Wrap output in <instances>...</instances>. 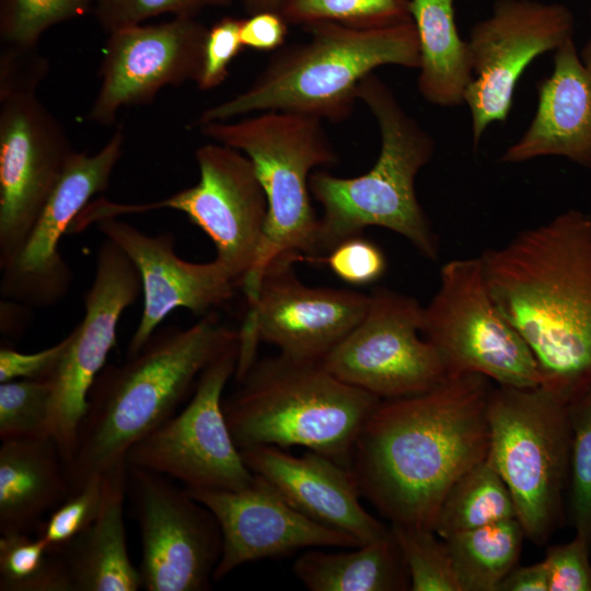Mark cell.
Listing matches in <instances>:
<instances>
[{
    "instance_id": "cell-19",
    "label": "cell",
    "mask_w": 591,
    "mask_h": 591,
    "mask_svg": "<svg viewBox=\"0 0 591 591\" xmlns=\"http://www.w3.org/2000/svg\"><path fill=\"white\" fill-rule=\"evenodd\" d=\"M208 28L193 15L138 24L108 34L101 84L85 119L111 126L120 108L151 102L167 85L197 82Z\"/></svg>"
},
{
    "instance_id": "cell-10",
    "label": "cell",
    "mask_w": 591,
    "mask_h": 591,
    "mask_svg": "<svg viewBox=\"0 0 591 591\" xmlns=\"http://www.w3.org/2000/svg\"><path fill=\"white\" fill-rule=\"evenodd\" d=\"M303 259V254L289 251L265 267L239 331L236 381L255 362L259 343L276 346L291 359L321 361L363 317L369 294L303 283L296 270Z\"/></svg>"
},
{
    "instance_id": "cell-24",
    "label": "cell",
    "mask_w": 591,
    "mask_h": 591,
    "mask_svg": "<svg viewBox=\"0 0 591 591\" xmlns=\"http://www.w3.org/2000/svg\"><path fill=\"white\" fill-rule=\"evenodd\" d=\"M127 462L105 474L102 509L79 535L58 548L72 591H137L142 588L139 568L129 556L124 523Z\"/></svg>"
},
{
    "instance_id": "cell-34",
    "label": "cell",
    "mask_w": 591,
    "mask_h": 591,
    "mask_svg": "<svg viewBox=\"0 0 591 591\" xmlns=\"http://www.w3.org/2000/svg\"><path fill=\"white\" fill-rule=\"evenodd\" d=\"M49 380L20 379L0 383V440L50 436Z\"/></svg>"
},
{
    "instance_id": "cell-1",
    "label": "cell",
    "mask_w": 591,
    "mask_h": 591,
    "mask_svg": "<svg viewBox=\"0 0 591 591\" xmlns=\"http://www.w3.org/2000/svg\"><path fill=\"white\" fill-rule=\"evenodd\" d=\"M488 380L451 375L425 393L381 399L373 409L350 471L361 496L391 524L433 530L452 485L487 457Z\"/></svg>"
},
{
    "instance_id": "cell-20",
    "label": "cell",
    "mask_w": 591,
    "mask_h": 591,
    "mask_svg": "<svg viewBox=\"0 0 591 591\" xmlns=\"http://www.w3.org/2000/svg\"><path fill=\"white\" fill-rule=\"evenodd\" d=\"M187 490L211 511L221 531L222 553L213 573L216 581L244 564L303 548L361 545L351 535L299 512L257 475L239 490Z\"/></svg>"
},
{
    "instance_id": "cell-41",
    "label": "cell",
    "mask_w": 591,
    "mask_h": 591,
    "mask_svg": "<svg viewBox=\"0 0 591 591\" xmlns=\"http://www.w3.org/2000/svg\"><path fill=\"white\" fill-rule=\"evenodd\" d=\"M48 59L37 46L2 45L0 49V100L35 94L48 74Z\"/></svg>"
},
{
    "instance_id": "cell-9",
    "label": "cell",
    "mask_w": 591,
    "mask_h": 591,
    "mask_svg": "<svg viewBox=\"0 0 591 591\" xmlns=\"http://www.w3.org/2000/svg\"><path fill=\"white\" fill-rule=\"evenodd\" d=\"M421 335L451 375L477 373L518 389L542 384L532 351L490 293L479 256L441 267L439 288L424 306Z\"/></svg>"
},
{
    "instance_id": "cell-27",
    "label": "cell",
    "mask_w": 591,
    "mask_h": 591,
    "mask_svg": "<svg viewBox=\"0 0 591 591\" xmlns=\"http://www.w3.org/2000/svg\"><path fill=\"white\" fill-rule=\"evenodd\" d=\"M292 571L311 591L409 589L406 566L392 532L352 551H308L297 558Z\"/></svg>"
},
{
    "instance_id": "cell-37",
    "label": "cell",
    "mask_w": 591,
    "mask_h": 591,
    "mask_svg": "<svg viewBox=\"0 0 591 591\" xmlns=\"http://www.w3.org/2000/svg\"><path fill=\"white\" fill-rule=\"evenodd\" d=\"M233 0H92V11L106 33L142 24L144 21L170 13L193 15L209 7H227Z\"/></svg>"
},
{
    "instance_id": "cell-7",
    "label": "cell",
    "mask_w": 591,
    "mask_h": 591,
    "mask_svg": "<svg viewBox=\"0 0 591 591\" xmlns=\"http://www.w3.org/2000/svg\"><path fill=\"white\" fill-rule=\"evenodd\" d=\"M323 120L280 111L198 126L212 141L243 152L253 163L268 202L265 231L254 266L242 281L247 303L257 294L267 264L283 252L317 256L318 218L309 181L313 171L337 162Z\"/></svg>"
},
{
    "instance_id": "cell-43",
    "label": "cell",
    "mask_w": 591,
    "mask_h": 591,
    "mask_svg": "<svg viewBox=\"0 0 591 591\" xmlns=\"http://www.w3.org/2000/svg\"><path fill=\"white\" fill-rule=\"evenodd\" d=\"M288 23L279 12H260L242 19L244 48L268 51L279 49L287 37Z\"/></svg>"
},
{
    "instance_id": "cell-25",
    "label": "cell",
    "mask_w": 591,
    "mask_h": 591,
    "mask_svg": "<svg viewBox=\"0 0 591 591\" xmlns=\"http://www.w3.org/2000/svg\"><path fill=\"white\" fill-rule=\"evenodd\" d=\"M70 494L66 463L51 437L1 441V533L36 530Z\"/></svg>"
},
{
    "instance_id": "cell-3",
    "label": "cell",
    "mask_w": 591,
    "mask_h": 591,
    "mask_svg": "<svg viewBox=\"0 0 591 591\" xmlns=\"http://www.w3.org/2000/svg\"><path fill=\"white\" fill-rule=\"evenodd\" d=\"M239 338L212 311L188 327H159L135 356L106 364L89 392L66 465L71 494L126 462L128 450L177 413L201 372Z\"/></svg>"
},
{
    "instance_id": "cell-35",
    "label": "cell",
    "mask_w": 591,
    "mask_h": 591,
    "mask_svg": "<svg viewBox=\"0 0 591 591\" xmlns=\"http://www.w3.org/2000/svg\"><path fill=\"white\" fill-rule=\"evenodd\" d=\"M91 9L92 0H0L1 45L37 46L50 27Z\"/></svg>"
},
{
    "instance_id": "cell-8",
    "label": "cell",
    "mask_w": 591,
    "mask_h": 591,
    "mask_svg": "<svg viewBox=\"0 0 591 591\" xmlns=\"http://www.w3.org/2000/svg\"><path fill=\"white\" fill-rule=\"evenodd\" d=\"M568 401L540 385L491 389L488 457L509 488L525 537L545 543L561 517L569 477Z\"/></svg>"
},
{
    "instance_id": "cell-17",
    "label": "cell",
    "mask_w": 591,
    "mask_h": 591,
    "mask_svg": "<svg viewBox=\"0 0 591 591\" xmlns=\"http://www.w3.org/2000/svg\"><path fill=\"white\" fill-rule=\"evenodd\" d=\"M124 140L117 128L96 153L76 151L71 155L22 247L0 267L2 300L45 309L67 297L73 275L60 253V240L92 197L107 188Z\"/></svg>"
},
{
    "instance_id": "cell-4",
    "label": "cell",
    "mask_w": 591,
    "mask_h": 591,
    "mask_svg": "<svg viewBox=\"0 0 591 591\" xmlns=\"http://www.w3.org/2000/svg\"><path fill=\"white\" fill-rule=\"evenodd\" d=\"M303 27L310 34L306 42L279 48L246 90L206 108L197 126L267 111L343 121L358 101L359 83L374 69L386 65L419 67L413 21L379 28L333 22Z\"/></svg>"
},
{
    "instance_id": "cell-46",
    "label": "cell",
    "mask_w": 591,
    "mask_h": 591,
    "mask_svg": "<svg viewBox=\"0 0 591 591\" xmlns=\"http://www.w3.org/2000/svg\"><path fill=\"white\" fill-rule=\"evenodd\" d=\"M583 63L591 69V38L580 53Z\"/></svg>"
},
{
    "instance_id": "cell-22",
    "label": "cell",
    "mask_w": 591,
    "mask_h": 591,
    "mask_svg": "<svg viewBox=\"0 0 591 591\" xmlns=\"http://www.w3.org/2000/svg\"><path fill=\"white\" fill-rule=\"evenodd\" d=\"M250 471L267 480L309 519L355 537L361 545L387 536L391 530L360 503L350 468L309 450L294 456L273 445L241 449Z\"/></svg>"
},
{
    "instance_id": "cell-15",
    "label": "cell",
    "mask_w": 591,
    "mask_h": 591,
    "mask_svg": "<svg viewBox=\"0 0 591 591\" xmlns=\"http://www.w3.org/2000/svg\"><path fill=\"white\" fill-rule=\"evenodd\" d=\"M142 290L139 271L105 237L96 255L93 281L84 294L82 321L67 335L65 351L49 378L50 436L66 465L72 459L89 392L116 343L120 316Z\"/></svg>"
},
{
    "instance_id": "cell-44",
    "label": "cell",
    "mask_w": 591,
    "mask_h": 591,
    "mask_svg": "<svg viewBox=\"0 0 591 591\" xmlns=\"http://www.w3.org/2000/svg\"><path fill=\"white\" fill-rule=\"evenodd\" d=\"M498 591H548L546 565L515 566L501 581Z\"/></svg>"
},
{
    "instance_id": "cell-28",
    "label": "cell",
    "mask_w": 591,
    "mask_h": 591,
    "mask_svg": "<svg viewBox=\"0 0 591 591\" xmlns=\"http://www.w3.org/2000/svg\"><path fill=\"white\" fill-rule=\"evenodd\" d=\"M524 537L521 523L511 518L443 540L461 591H498L501 581L517 566Z\"/></svg>"
},
{
    "instance_id": "cell-13",
    "label": "cell",
    "mask_w": 591,
    "mask_h": 591,
    "mask_svg": "<svg viewBox=\"0 0 591 591\" xmlns=\"http://www.w3.org/2000/svg\"><path fill=\"white\" fill-rule=\"evenodd\" d=\"M171 479L127 463L126 495L141 536L142 589L205 591L221 557V531L211 511Z\"/></svg>"
},
{
    "instance_id": "cell-29",
    "label": "cell",
    "mask_w": 591,
    "mask_h": 591,
    "mask_svg": "<svg viewBox=\"0 0 591 591\" xmlns=\"http://www.w3.org/2000/svg\"><path fill=\"white\" fill-rule=\"evenodd\" d=\"M517 518L512 495L487 456L450 488L433 531L442 540L486 524Z\"/></svg>"
},
{
    "instance_id": "cell-42",
    "label": "cell",
    "mask_w": 591,
    "mask_h": 591,
    "mask_svg": "<svg viewBox=\"0 0 591 591\" xmlns=\"http://www.w3.org/2000/svg\"><path fill=\"white\" fill-rule=\"evenodd\" d=\"M67 336L46 349L25 354L2 346L0 349V383L20 380H49L57 367L65 348Z\"/></svg>"
},
{
    "instance_id": "cell-21",
    "label": "cell",
    "mask_w": 591,
    "mask_h": 591,
    "mask_svg": "<svg viewBox=\"0 0 591 591\" xmlns=\"http://www.w3.org/2000/svg\"><path fill=\"white\" fill-rule=\"evenodd\" d=\"M96 224L130 258L141 278L143 309L126 358L143 347L172 311L182 308L205 315L234 297L237 285L227 270L216 259L192 263L177 256L171 232L149 235L115 218Z\"/></svg>"
},
{
    "instance_id": "cell-36",
    "label": "cell",
    "mask_w": 591,
    "mask_h": 591,
    "mask_svg": "<svg viewBox=\"0 0 591 591\" xmlns=\"http://www.w3.org/2000/svg\"><path fill=\"white\" fill-rule=\"evenodd\" d=\"M105 494L104 475L96 476L50 511L36 535L58 549L86 529L100 513Z\"/></svg>"
},
{
    "instance_id": "cell-32",
    "label": "cell",
    "mask_w": 591,
    "mask_h": 591,
    "mask_svg": "<svg viewBox=\"0 0 591 591\" xmlns=\"http://www.w3.org/2000/svg\"><path fill=\"white\" fill-rule=\"evenodd\" d=\"M402 554L412 591H461L444 541L430 529L391 524Z\"/></svg>"
},
{
    "instance_id": "cell-31",
    "label": "cell",
    "mask_w": 591,
    "mask_h": 591,
    "mask_svg": "<svg viewBox=\"0 0 591 591\" xmlns=\"http://www.w3.org/2000/svg\"><path fill=\"white\" fill-rule=\"evenodd\" d=\"M279 13L288 24L333 22L379 28L413 21L409 0H282Z\"/></svg>"
},
{
    "instance_id": "cell-18",
    "label": "cell",
    "mask_w": 591,
    "mask_h": 591,
    "mask_svg": "<svg viewBox=\"0 0 591 591\" xmlns=\"http://www.w3.org/2000/svg\"><path fill=\"white\" fill-rule=\"evenodd\" d=\"M74 152L36 93L0 100V267L22 247Z\"/></svg>"
},
{
    "instance_id": "cell-33",
    "label": "cell",
    "mask_w": 591,
    "mask_h": 591,
    "mask_svg": "<svg viewBox=\"0 0 591 591\" xmlns=\"http://www.w3.org/2000/svg\"><path fill=\"white\" fill-rule=\"evenodd\" d=\"M570 513L576 534L591 544V386L568 403Z\"/></svg>"
},
{
    "instance_id": "cell-38",
    "label": "cell",
    "mask_w": 591,
    "mask_h": 591,
    "mask_svg": "<svg viewBox=\"0 0 591 591\" xmlns=\"http://www.w3.org/2000/svg\"><path fill=\"white\" fill-rule=\"evenodd\" d=\"M304 260L326 265L335 276L351 286L376 282L387 267L383 251L361 234L338 243L326 256L306 257Z\"/></svg>"
},
{
    "instance_id": "cell-5",
    "label": "cell",
    "mask_w": 591,
    "mask_h": 591,
    "mask_svg": "<svg viewBox=\"0 0 591 591\" xmlns=\"http://www.w3.org/2000/svg\"><path fill=\"white\" fill-rule=\"evenodd\" d=\"M357 97L378 123L380 152L374 165L356 177L325 171L311 174V195L323 208L317 256L369 227H380L405 237L425 258L437 260L439 240L415 190L417 174L432 158L434 140L373 72L359 83Z\"/></svg>"
},
{
    "instance_id": "cell-11",
    "label": "cell",
    "mask_w": 591,
    "mask_h": 591,
    "mask_svg": "<svg viewBox=\"0 0 591 591\" xmlns=\"http://www.w3.org/2000/svg\"><path fill=\"white\" fill-rule=\"evenodd\" d=\"M237 359L239 340L201 372L181 412L128 450L126 462L176 479L186 489L247 487L255 475L243 461L223 410V390L235 375Z\"/></svg>"
},
{
    "instance_id": "cell-16",
    "label": "cell",
    "mask_w": 591,
    "mask_h": 591,
    "mask_svg": "<svg viewBox=\"0 0 591 591\" xmlns=\"http://www.w3.org/2000/svg\"><path fill=\"white\" fill-rule=\"evenodd\" d=\"M572 33L568 8L536 0H497L491 14L472 27L467 43L474 79L464 102L472 117L475 148L490 124L508 118L526 67L571 39Z\"/></svg>"
},
{
    "instance_id": "cell-45",
    "label": "cell",
    "mask_w": 591,
    "mask_h": 591,
    "mask_svg": "<svg viewBox=\"0 0 591 591\" xmlns=\"http://www.w3.org/2000/svg\"><path fill=\"white\" fill-rule=\"evenodd\" d=\"M282 0H243V7L247 14L260 12H279Z\"/></svg>"
},
{
    "instance_id": "cell-6",
    "label": "cell",
    "mask_w": 591,
    "mask_h": 591,
    "mask_svg": "<svg viewBox=\"0 0 591 591\" xmlns=\"http://www.w3.org/2000/svg\"><path fill=\"white\" fill-rule=\"evenodd\" d=\"M223 399L239 449L303 447L350 468L357 438L381 401L332 373L321 361L281 354L256 361Z\"/></svg>"
},
{
    "instance_id": "cell-30",
    "label": "cell",
    "mask_w": 591,
    "mask_h": 591,
    "mask_svg": "<svg viewBox=\"0 0 591 591\" xmlns=\"http://www.w3.org/2000/svg\"><path fill=\"white\" fill-rule=\"evenodd\" d=\"M1 591H72L59 552L28 532L0 536Z\"/></svg>"
},
{
    "instance_id": "cell-40",
    "label": "cell",
    "mask_w": 591,
    "mask_h": 591,
    "mask_svg": "<svg viewBox=\"0 0 591 591\" xmlns=\"http://www.w3.org/2000/svg\"><path fill=\"white\" fill-rule=\"evenodd\" d=\"M591 544L580 535L548 547L544 563L548 591H591Z\"/></svg>"
},
{
    "instance_id": "cell-14",
    "label": "cell",
    "mask_w": 591,
    "mask_h": 591,
    "mask_svg": "<svg viewBox=\"0 0 591 591\" xmlns=\"http://www.w3.org/2000/svg\"><path fill=\"white\" fill-rule=\"evenodd\" d=\"M199 182L171 197L148 204H109L113 217L155 209H174L187 216L212 241L215 259L237 287L250 273L259 250L268 202L252 161L241 151L219 142L195 152Z\"/></svg>"
},
{
    "instance_id": "cell-23",
    "label": "cell",
    "mask_w": 591,
    "mask_h": 591,
    "mask_svg": "<svg viewBox=\"0 0 591 591\" xmlns=\"http://www.w3.org/2000/svg\"><path fill=\"white\" fill-rule=\"evenodd\" d=\"M537 96L530 126L500 161L556 155L591 169V69L572 38L555 50L553 72L537 83Z\"/></svg>"
},
{
    "instance_id": "cell-26",
    "label": "cell",
    "mask_w": 591,
    "mask_h": 591,
    "mask_svg": "<svg viewBox=\"0 0 591 591\" xmlns=\"http://www.w3.org/2000/svg\"><path fill=\"white\" fill-rule=\"evenodd\" d=\"M455 0H409L419 45L418 90L429 103L456 106L474 79L468 43L456 27Z\"/></svg>"
},
{
    "instance_id": "cell-12",
    "label": "cell",
    "mask_w": 591,
    "mask_h": 591,
    "mask_svg": "<svg viewBox=\"0 0 591 591\" xmlns=\"http://www.w3.org/2000/svg\"><path fill=\"white\" fill-rule=\"evenodd\" d=\"M361 321L321 360L339 380L380 399L425 393L451 376L421 334L424 306L413 297L376 288Z\"/></svg>"
},
{
    "instance_id": "cell-2",
    "label": "cell",
    "mask_w": 591,
    "mask_h": 591,
    "mask_svg": "<svg viewBox=\"0 0 591 591\" xmlns=\"http://www.w3.org/2000/svg\"><path fill=\"white\" fill-rule=\"evenodd\" d=\"M490 293L532 351L542 386H591V212L570 209L480 255Z\"/></svg>"
},
{
    "instance_id": "cell-39",
    "label": "cell",
    "mask_w": 591,
    "mask_h": 591,
    "mask_svg": "<svg viewBox=\"0 0 591 591\" xmlns=\"http://www.w3.org/2000/svg\"><path fill=\"white\" fill-rule=\"evenodd\" d=\"M242 19L223 16L207 31L202 66L197 86L202 91L222 84L229 76V66L244 49L241 39Z\"/></svg>"
}]
</instances>
